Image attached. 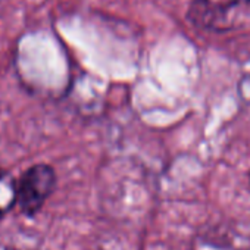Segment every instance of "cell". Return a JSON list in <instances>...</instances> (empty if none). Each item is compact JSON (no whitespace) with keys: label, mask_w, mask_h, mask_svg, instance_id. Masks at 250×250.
<instances>
[{"label":"cell","mask_w":250,"mask_h":250,"mask_svg":"<svg viewBox=\"0 0 250 250\" xmlns=\"http://www.w3.org/2000/svg\"><path fill=\"white\" fill-rule=\"evenodd\" d=\"M56 186V172L47 164H36L17 180V206L21 213L36 216Z\"/></svg>","instance_id":"obj_1"},{"label":"cell","mask_w":250,"mask_h":250,"mask_svg":"<svg viewBox=\"0 0 250 250\" xmlns=\"http://www.w3.org/2000/svg\"><path fill=\"white\" fill-rule=\"evenodd\" d=\"M240 0H193L188 21L199 28L225 31L237 25Z\"/></svg>","instance_id":"obj_2"},{"label":"cell","mask_w":250,"mask_h":250,"mask_svg":"<svg viewBox=\"0 0 250 250\" xmlns=\"http://www.w3.org/2000/svg\"><path fill=\"white\" fill-rule=\"evenodd\" d=\"M203 241L218 250H250V222H227L213 227Z\"/></svg>","instance_id":"obj_3"},{"label":"cell","mask_w":250,"mask_h":250,"mask_svg":"<svg viewBox=\"0 0 250 250\" xmlns=\"http://www.w3.org/2000/svg\"><path fill=\"white\" fill-rule=\"evenodd\" d=\"M14 206H17V180L8 172H0V219Z\"/></svg>","instance_id":"obj_4"},{"label":"cell","mask_w":250,"mask_h":250,"mask_svg":"<svg viewBox=\"0 0 250 250\" xmlns=\"http://www.w3.org/2000/svg\"><path fill=\"white\" fill-rule=\"evenodd\" d=\"M6 250H18V249H6Z\"/></svg>","instance_id":"obj_5"},{"label":"cell","mask_w":250,"mask_h":250,"mask_svg":"<svg viewBox=\"0 0 250 250\" xmlns=\"http://www.w3.org/2000/svg\"><path fill=\"white\" fill-rule=\"evenodd\" d=\"M249 178H250V174H249Z\"/></svg>","instance_id":"obj_6"}]
</instances>
